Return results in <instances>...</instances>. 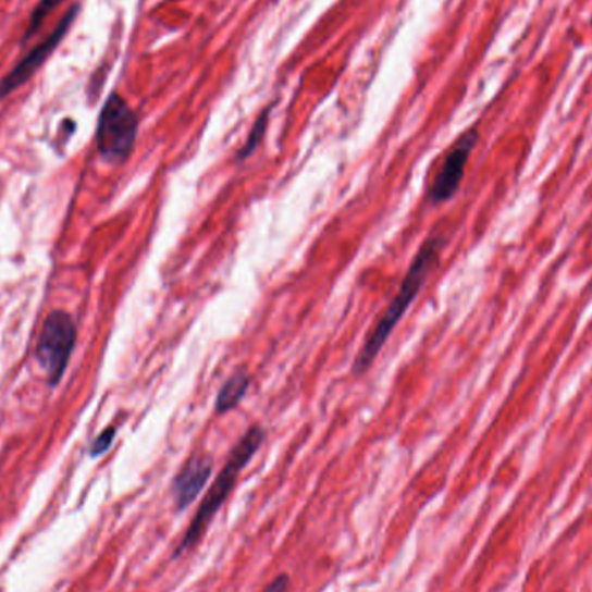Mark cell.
<instances>
[{
  "mask_svg": "<svg viewBox=\"0 0 592 592\" xmlns=\"http://www.w3.org/2000/svg\"><path fill=\"white\" fill-rule=\"evenodd\" d=\"M212 459L205 454H195L187 459L183 470L175 477L174 489H172L178 511L189 508L190 504L195 503L199 492L203 491V486L212 477Z\"/></svg>",
  "mask_w": 592,
  "mask_h": 592,
  "instance_id": "52a82bcc",
  "label": "cell"
},
{
  "mask_svg": "<svg viewBox=\"0 0 592 592\" xmlns=\"http://www.w3.org/2000/svg\"><path fill=\"white\" fill-rule=\"evenodd\" d=\"M289 588V577L280 576L272 580L271 584L263 589V592H286Z\"/></svg>",
  "mask_w": 592,
  "mask_h": 592,
  "instance_id": "7c38bea8",
  "label": "cell"
},
{
  "mask_svg": "<svg viewBox=\"0 0 592 592\" xmlns=\"http://www.w3.org/2000/svg\"><path fill=\"white\" fill-rule=\"evenodd\" d=\"M139 132L136 111L120 94H111L99 114L96 143L98 151L110 163H123L131 157Z\"/></svg>",
  "mask_w": 592,
  "mask_h": 592,
  "instance_id": "3957f363",
  "label": "cell"
},
{
  "mask_svg": "<svg viewBox=\"0 0 592 592\" xmlns=\"http://www.w3.org/2000/svg\"><path fill=\"white\" fill-rule=\"evenodd\" d=\"M445 243L447 242H445L444 234L433 233L419 248L418 255L410 263L409 271H407L406 278H404L403 284L398 288L397 295L394 296L392 304L386 307L380 321L377 322V326L372 328L368 340H366L365 345L357 354L356 360H354L351 371L356 377L368 371L374 359L380 356V351L388 342L390 334L395 330L400 319L406 316L407 309L423 288L424 281L433 271V267L441 260Z\"/></svg>",
  "mask_w": 592,
  "mask_h": 592,
  "instance_id": "6da1fadb",
  "label": "cell"
},
{
  "mask_svg": "<svg viewBox=\"0 0 592 592\" xmlns=\"http://www.w3.org/2000/svg\"><path fill=\"white\" fill-rule=\"evenodd\" d=\"M78 13H81V5H72V8L69 9V13L61 17V22L58 23L54 30L49 34V37H47L46 40H42V42L37 44V46H35L34 49H32V51L28 52V54H26L25 58H23V60L20 61L4 78H2V81H0V101L8 98L9 94H13L14 90L23 87L38 70L42 69L44 63L54 54L55 49L63 42L64 35L69 34Z\"/></svg>",
  "mask_w": 592,
  "mask_h": 592,
  "instance_id": "5b68a950",
  "label": "cell"
},
{
  "mask_svg": "<svg viewBox=\"0 0 592 592\" xmlns=\"http://www.w3.org/2000/svg\"><path fill=\"white\" fill-rule=\"evenodd\" d=\"M263 441H266V430L259 424H255L243 435L242 441L234 445L233 451L229 454L227 462H225L221 473L217 474L215 482L208 489L203 501L199 504V509L196 511L193 521H190L189 529L184 533L183 542L178 544L175 556L184 555L201 541L203 533L207 532L208 525L215 517L217 511L224 506L229 494L233 492L237 477L242 473L243 468L250 462L251 457L259 453Z\"/></svg>",
  "mask_w": 592,
  "mask_h": 592,
  "instance_id": "7a4b0ae2",
  "label": "cell"
},
{
  "mask_svg": "<svg viewBox=\"0 0 592 592\" xmlns=\"http://www.w3.org/2000/svg\"><path fill=\"white\" fill-rule=\"evenodd\" d=\"M248 388H250V377L245 371H237L236 374L229 378L217 395V415H227L231 410L236 409L245 398Z\"/></svg>",
  "mask_w": 592,
  "mask_h": 592,
  "instance_id": "ba28073f",
  "label": "cell"
},
{
  "mask_svg": "<svg viewBox=\"0 0 592 592\" xmlns=\"http://www.w3.org/2000/svg\"><path fill=\"white\" fill-rule=\"evenodd\" d=\"M269 114H271V108H267L262 114H260L257 122H255L254 128H251L250 136L246 139L245 146L237 152V160H246L250 157L255 149L259 148L260 140L266 136L267 122H269Z\"/></svg>",
  "mask_w": 592,
  "mask_h": 592,
  "instance_id": "30bf717a",
  "label": "cell"
},
{
  "mask_svg": "<svg viewBox=\"0 0 592 592\" xmlns=\"http://www.w3.org/2000/svg\"><path fill=\"white\" fill-rule=\"evenodd\" d=\"M76 343V326L72 316L54 310L44 321L37 343L38 366L46 372L49 385L55 386L63 378Z\"/></svg>",
  "mask_w": 592,
  "mask_h": 592,
  "instance_id": "277c9868",
  "label": "cell"
},
{
  "mask_svg": "<svg viewBox=\"0 0 592 592\" xmlns=\"http://www.w3.org/2000/svg\"><path fill=\"white\" fill-rule=\"evenodd\" d=\"M479 131L471 128V131L465 132L453 149L448 151L445 157L444 163H442L439 174H436L435 181H433L430 190H428V198L433 205H441L448 201L456 195L457 189L461 186L462 178H465L466 165L470 160L471 152H473L474 146L479 143Z\"/></svg>",
  "mask_w": 592,
  "mask_h": 592,
  "instance_id": "8992f818",
  "label": "cell"
},
{
  "mask_svg": "<svg viewBox=\"0 0 592 592\" xmlns=\"http://www.w3.org/2000/svg\"><path fill=\"white\" fill-rule=\"evenodd\" d=\"M114 436H116V428H107V430L92 442V445H90V456L99 457L102 456V454L108 453L111 444H113Z\"/></svg>",
  "mask_w": 592,
  "mask_h": 592,
  "instance_id": "8fae6325",
  "label": "cell"
},
{
  "mask_svg": "<svg viewBox=\"0 0 592 592\" xmlns=\"http://www.w3.org/2000/svg\"><path fill=\"white\" fill-rule=\"evenodd\" d=\"M64 0H40V2L35 5L34 11H32V16L30 20H28V25H26V32L25 35H23L22 42L26 44L32 37H35V34H38V30L42 28L49 14H51L54 9L60 8Z\"/></svg>",
  "mask_w": 592,
  "mask_h": 592,
  "instance_id": "9c48e42d",
  "label": "cell"
}]
</instances>
